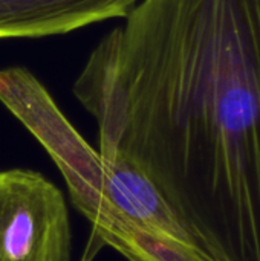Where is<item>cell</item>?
<instances>
[{
  "instance_id": "obj_2",
  "label": "cell",
  "mask_w": 260,
  "mask_h": 261,
  "mask_svg": "<svg viewBox=\"0 0 260 261\" xmlns=\"http://www.w3.org/2000/svg\"><path fill=\"white\" fill-rule=\"evenodd\" d=\"M0 101L44 147L63 174L74 206L87 217L98 203L104 165L38 80L21 67L0 72Z\"/></svg>"
},
{
  "instance_id": "obj_1",
  "label": "cell",
  "mask_w": 260,
  "mask_h": 261,
  "mask_svg": "<svg viewBox=\"0 0 260 261\" xmlns=\"http://www.w3.org/2000/svg\"><path fill=\"white\" fill-rule=\"evenodd\" d=\"M74 92L222 261H260V0H139Z\"/></svg>"
},
{
  "instance_id": "obj_3",
  "label": "cell",
  "mask_w": 260,
  "mask_h": 261,
  "mask_svg": "<svg viewBox=\"0 0 260 261\" xmlns=\"http://www.w3.org/2000/svg\"><path fill=\"white\" fill-rule=\"evenodd\" d=\"M66 199L44 174L0 171V261H70Z\"/></svg>"
},
{
  "instance_id": "obj_4",
  "label": "cell",
  "mask_w": 260,
  "mask_h": 261,
  "mask_svg": "<svg viewBox=\"0 0 260 261\" xmlns=\"http://www.w3.org/2000/svg\"><path fill=\"white\" fill-rule=\"evenodd\" d=\"M100 154L104 165L103 185L98 203L86 217L87 220H92L101 211H110L141 229L199 245L213 252L136 164L118 153Z\"/></svg>"
},
{
  "instance_id": "obj_5",
  "label": "cell",
  "mask_w": 260,
  "mask_h": 261,
  "mask_svg": "<svg viewBox=\"0 0 260 261\" xmlns=\"http://www.w3.org/2000/svg\"><path fill=\"white\" fill-rule=\"evenodd\" d=\"M139 0H0V40L67 34L126 17Z\"/></svg>"
},
{
  "instance_id": "obj_6",
  "label": "cell",
  "mask_w": 260,
  "mask_h": 261,
  "mask_svg": "<svg viewBox=\"0 0 260 261\" xmlns=\"http://www.w3.org/2000/svg\"><path fill=\"white\" fill-rule=\"evenodd\" d=\"M98 237L129 261H222L208 249L141 229L110 211L89 220Z\"/></svg>"
}]
</instances>
